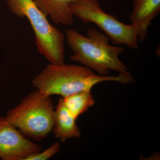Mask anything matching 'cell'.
<instances>
[{
    "mask_svg": "<svg viewBox=\"0 0 160 160\" xmlns=\"http://www.w3.org/2000/svg\"><path fill=\"white\" fill-rule=\"evenodd\" d=\"M128 72L117 76L100 75L83 66L49 63L32 80V86L43 93L62 98L80 92L91 91L93 86L106 82L128 84L133 82Z\"/></svg>",
    "mask_w": 160,
    "mask_h": 160,
    "instance_id": "1",
    "label": "cell"
},
{
    "mask_svg": "<svg viewBox=\"0 0 160 160\" xmlns=\"http://www.w3.org/2000/svg\"><path fill=\"white\" fill-rule=\"evenodd\" d=\"M65 37L72 54L70 59L95 71L100 75H108L109 70L119 73L128 72L119 56L124 49L109 43L107 35L93 29L87 30L86 36L73 29H67Z\"/></svg>",
    "mask_w": 160,
    "mask_h": 160,
    "instance_id": "2",
    "label": "cell"
},
{
    "mask_svg": "<svg viewBox=\"0 0 160 160\" xmlns=\"http://www.w3.org/2000/svg\"><path fill=\"white\" fill-rule=\"evenodd\" d=\"M54 112L51 96L36 89L7 112L6 117L24 136L41 141L52 130Z\"/></svg>",
    "mask_w": 160,
    "mask_h": 160,
    "instance_id": "3",
    "label": "cell"
},
{
    "mask_svg": "<svg viewBox=\"0 0 160 160\" xmlns=\"http://www.w3.org/2000/svg\"><path fill=\"white\" fill-rule=\"evenodd\" d=\"M7 4L12 13L29 21L39 52L50 63H64L65 35L50 24L34 0H7Z\"/></svg>",
    "mask_w": 160,
    "mask_h": 160,
    "instance_id": "4",
    "label": "cell"
},
{
    "mask_svg": "<svg viewBox=\"0 0 160 160\" xmlns=\"http://www.w3.org/2000/svg\"><path fill=\"white\" fill-rule=\"evenodd\" d=\"M73 15L84 23L95 24L114 45L138 48V39L133 26L118 20L102 9L97 0H76L70 6Z\"/></svg>",
    "mask_w": 160,
    "mask_h": 160,
    "instance_id": "5",
    "label": "cell"
},
{
    "mask_svg": "<svg viewBox=\"0 0 160 160\" xmlns=\"http://www.w3.org/2000/svg\"><path fill=\"white\" fill-rule=\"evenodd\" d=\"M42 146L27 139L5 117H0V158L25 160Z\"/></svg>",
    "mask_w": 160,
    "mask_h": 160,
    "instance_id": "6",
    "label": "cell"
},
{
    "mask_svg": "<svg viewBox=\"0 0 160 160\" xmlns=\"http://www.w3.org/2000/svg\"><path fill=\"white\" fill-rule=\"evenodd\" d=\"M160 10V0H134L129 20L138 41L142 42L147 38L149 26Z\"/></svg>",
    "mask_w": 160,
    "mask_h": 160,
    "instance_id": "7",
    "label": "cell"
},
{
    "mask_svg": "<svg viewBox=\"0 0 160 160\" xmlns=\"http://www.w3.org/2000/svg\"><path fill=\"white\" fill-rule=\"evenodd\" d=\"M76 120L65 106L62 98H60L55 110L52 129L55 138L63 142L71 138H80L81 132Z\"/></svg>",
    "mask_w": 160,
    "mask_h": 160,
    "instance_id": "8",
    "label": "cell"
},
{
    "mask_svg": "<svg viewBox=\"0 0 160 160\" xmlns=\"http://www.w3.org/2000/svg\"><path fill=\"white\" fill-rule=\"evenodd\" d=\"M76 0H34L40 10L56 25L71 26L74 15L70 5Z\"/></svg>",
    "mask_w": 160,
    "mask_h": 160,
    "instance_id": "9",
    "label": "cell"
},
{
    "mask_svg": "<svg viewBox=\"0 0 160 160\" xmlns=\"http://www.w3.org/2000/svg\"><path fill=\"white\" fill-rule=\"evenodd\" d=\"M62 98L65 106L76 119L95 102L90 91L80 92Z\"/></svg>",
    "mask_w": 160,
    "mask_h": 160,
    "instance_id": "10",
    "label": "cell"
},
{
    "mask_svg": "<svg viewBox=\"0 0 160 160\" xmlns=\"http://www.w3.org/2000/svg\"><path fill=\"white\" fill-rule=\"evenodd\" d=\"M59 143L56 142L44 151H40L29 156L25 160H46L52 157L60 151Z\"/></svg>",
    "mask_w": 160,
    "mask_h": 160,
    "instance_id": "11",
    "label": "cell"
}]
</instances>
